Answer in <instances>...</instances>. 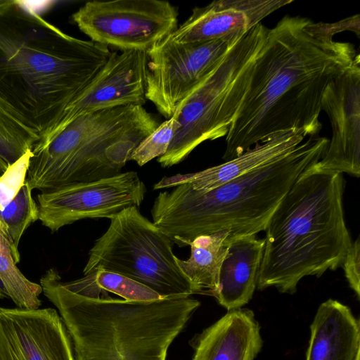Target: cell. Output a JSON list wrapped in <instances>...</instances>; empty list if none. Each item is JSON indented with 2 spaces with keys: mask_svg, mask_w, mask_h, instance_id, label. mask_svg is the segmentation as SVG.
<instances>
[{
  "mask_svg": "<svg viewBox=\"0 0 360 360\" xmlns=\"http://www.w3.org/2000/svg\"><path fill=\"white\" fill-rule=\"evenodd\" d=\"M110 53L65 34L23 1L0 0V108L40 139Z\"/></svg>",
  "mask_w": 360,
  "mask_h": 360,
  "instance_id": "7a4b0ae2",
  "label": "cell"
},
{
  "mask_svg": "<svg viewBox=\"0 0 360 360\" xmlns=\"http://www.w3.org/2000/svg\"><path fill=\"white\" fill-rule=\"evenodd\" d=\"M359 357H360V353H359V354L356 355V358H355V360H359Z\"/></svg>",
  "mask_w": 360,
  "mask_h": 360,
  "instance_id": "f546056e",
  "label": "cell"
},
{
  "mask_svg": "<svg viewBox=\"0 0 360 360\" xmlns=\"http://www.w3.org/2000/svg\"><path fill=\"white\" fill-rule=\"evenodd\" d=\"M190 345L192 360H254L262 340L253 311L238 308L197 334Z\"/></svg>",
  "mask_w": 360,
  "mask_h": 360,
  "instance_id": "e0dca14e",
  "label": "cell"
},
{
  "mask_svg": "<svg viewBox=\"0 0 360 360\" xmlns=\"http://www.w3.org/2000/svg\"><path fill=\"white\" fill-rule=\"evenodd\" d=\"M63 286L77 295L98 298L109 293L129 301H150L162 298L150 288L120 274L98 269L83 277L68 282Z\"/></svg>",
  "mask_w": 360,
  "mask_h": 360,
  "instance_id": "44dd1931",
  "label": "cell"
},
{
  "mask_svg": "<svg viewBox=\"0 0 360 360\" xmlns=\"http://www.w3.org/2000/svg\"><path fill=\"white\" fill-rule=\"evenodd\" d=\"M315 164L300 174L267 224L259 290L274 287L293 294L304 277H320L342 266L352 245L342 174L317 169Z\"/></svg>",
  "mask_w": 360,
  "mask_h": 360,
  "instance_id": "277c9868",
  "label": "cell"
},
{
  "mask_svg": "<svg viewBox=\"0 0 360 360\" xmlns=\"http://www.w3.org/2000/svg\"><path fill=\"white\" fill-rule=\"evenodd\" d=\"M110 219L108 229L89 250L84 275L103 269L137 281L162 297L195 294L176 262L172 241L137 207H127Z\"/></svg>",
  "mask_w": 360,
  "mask_h": 360,
  "instance_id": "ba28073f",
  "label": "cell"
},
{
  "mask_svg": "<svg viewBox=\"0 0 360 360\" xmlns=\"http://www.w3.org/2000/svg\"><path fill=\"white\" fill-rule=\"evenodd\" d=\"M177 129L176 120L171 117L147 136L133 151L130 160L143 166L153 159L163 155L167 150Z\"/></svg>",
  "mask_w": 360,
  "mask_h": 360,
  "instance_id": "d4e9b609",
  "label": "cell"
},
{
  "mask_svg": "<svg viewBox=\"0 0 360 360\" xmlns=\"http://www.w3.org/2000/svg\"><path fill=\"white\" fill-rule=\"evenodd\" d=\"M308 137H311L309 133L302 129L278 132L232 160L200 172L164 177L154 185L153 188H169L189 184L196 191L207 192L278 160Z\"/></svg>",
  "mask_w": 360,
  "mask_h": 360,
  "instance_id": "2e32d148",
  "label": "cell"
},
{
  "mask_svg": "<svg viewBox=\"0 0 360 360\" xmlns=\"http://www.w3.org/2000/svg\"><path fill=\"white\" fill-rule=\"evenodd\" d=\"M229 230H221L194 238L191 256L176 262L193 286L195 294L214 297L219 286L220 269L231 241Z\"/></svg>",
  "mask_w": 360,
  "mask_h": 360,
  "instance_id": "ffe728a7",
  "label": "cell"
},
{
  "mask_svg": "<svg viewBox=\"0 0 360 360\" xmlns=\"http://www.w3.org/2000/svg\"><path fill=\"white\" fill-rule=\"evenodd\" d=\"M142 105L84 115L31 149L25 181L45 191L121 172L136 146L159 125Z\"/></svg>",
  "mask_w": 360,
  "mask_h": 360,
  "instance_id": "8992f818",
  "label": "cell"
},
{
  "mask_svg": "<svg viewBox=\"0 0 360 360\" xmlns=\"http://www.w3.org/2000/svg\"><path fill=\"white\" fill-rule=\"evenodd\" d=\"M39 139L37 134L0 108V158L8 166L30 150Z\"/></svg>",
  "mask_w": 360,
  "mask_h": 360,
  "instance_id": "cb8c5ba5",
  "label": "cell"
},
{
  "mask_svg": "<svg viewBox=\"0 0 360 360\" xmlns=\"http://www.w3.org/2000/svg\"><path fill=\"white\" fill-rule=\"evenodd\" d=\"M269 30L260 22L245 32L179 105L172 116L177 129L167 152L158 158L162 167L180 163L205 141L226 136Z\"/></svg>",
  "mask_w": 360,
  "mask_h": 360,
  "instance_id": "52a82bcc",
  "label": "cell"
},
{
  "mask_svg": "<svg viewBox=\"0 0 360 360\" xmlns=\"http://www.w3.org/2000/svg\"><path fill=\"white\" fill-rule=\"evenodd\" d=\"M0 286L18 308L37 309L41 305V286L30 281L19 270L7 241L1 234Z\"/></svg>",
  "mask_w": 360,
  "mask_h": 360,
  "instance_id": "603a6c76",
  "label": "cell"
},
{
  "mask_svg": "<svg viewBox=\"0 0 360 360\" xmlns=\"http://www.w3.org/2000/svg\"><path fill=\"white\" fill-rule=\"evenodd\" d=\"M31 150L12 165L0 178V210L15 198L25 181Z\"/></svg>",
  "mask_w": 360,
  "mask_h": 360,
  "instance_id": "484cf974",
  "label": "cell"
},
{
  "mask_svg": "<svg viewBox=\"0 0 360 360\" xmlns=\"http://www.w3.org/2000/svg\"><path fill=\"white\" fill-rule=\"evenodd\" d=\"M357 55L352 44L335 41L322 22L285 15L269 30L255 59L222 158L232 160L284 131L319 136L323 93Z\"/></svg>",
  "mask_w": 360,
  "mask_h": 360,
  "instance_id": "6da1fadb",
  "label": "cell"
},
{
  "mask_svg": "<svg viewBox=\"0 0 360 360\" xmlns=\"http://www.w3.org/2000/svg\"><path fill=\"white\" fill-rule=\"evenodd\" d=\"M146 188L134 171L89 182L41 191L38 219L52 231L84 219L108 218L131 206L139 207Z\"/></svg>",
  "mask_w": 360,
  "mask_h": 360,
  "instance_id": "8fae6325",
  "label": "cell"
},
{
  "mask_svg": "<svg viewBox=\"0 0 360 360\" xmlns=\"http://www.w3.org/2000/svg\"><path fill=\"white\" fill-rule=\"evenodd\" d=\"M329 141L308 137L278 160L207 192L196 191L189 184L160 192L151 208L153 223L180 248L221 230H229L231 238L257 235L266 230L300 174L323 157Z\"/></svg>",
  "mask_w": 360,
  "mask_h": 360,
  "instance_id": "3957f363",
  "label": "cell"
},
{
  "mask_svg": "<svg viewBox=\"0 0 360 360\" xmlns=\"http://www.w3.org/2000/svg\"><path fill=\"white\" fill-rule=\"evenodd\" d=\"M293 0H218L195 7L167 39L179 44L240 36Z\"/></svg>",
  "mask_w": 360,
  "mask_h": 360,
  "instance_id": "9a60e30c",
  "label": "cell"
},
{
  "mask_svg": "<svg viewBox=\"0 0 360 360\" xmlns=\"http://www.w3.org/2000/svg\"><path fill=\"white\" fill-rule=\"evenodd\" d=\"M5 297H6V295H5V293L4 292L3 290L0 286V298H4Z\"/></svg>",
  "mask_w": 360,
  "mask_h": 360,
  "instance_id": "f1b7e54d",
  "label": "cell"
},
{
  "mask_svg": "<svg viewBox=\"0 0 360 360\" xmlns=\"http://www.w3.org/2000/svg\"><path fill=\"white\" fill-rule=\"evenodd\" d=\"M306 360H355L360 353L359 321L347 306L329 299L310 326Z\"/></svg>",
  "mask_w": 360,
  "mask_h": 360,
  "instance_id": "ac0fdd59",
  "label": "cell"
},
{
  "mask_svg": "<svg viewBox=\"0 0 360 360\" xmlns=\"http://www.w3.org/2000/svg\"><path fill=\"white\" fill-rule=\"evenodd\" d=\"M264 238L248 235L232 238L222 262L214 296L229 310L241 308L252 299L257 288Z\"/></svg>",
  "mask_w": 360,
  "mask_h": 360,
  "instance_id": "d6986e66",
  "label": "cell"
},
{
  "mask_svg": "<svg viewBox=\"0 0 360 360\" xmlns=\"http://www.w3.org/2000/svg\"><path fill=\"white\" fill-rule=\"evenodd\" d=\"M38 220L37 203L25 181L15 198L0 210V234L7 241L14 262H20L18 245L24 231Z\"/></svg>",
  "mask_w": 360,
  "mask_h": 360,
  "instance_id": "7402d4cb",
  "label": "cell"
},
{
  "mask_svg": "<svg viewBox=\"0 0 360 360\" xmlns=\"http://www.w3.org/2000/svg\"><path fill=\"white\" fill-rule=\"evenodd\" d=\"M8 165L0 158V178L8 168Z\"/></svg>",
  "mask_w": 360,
  "mask_h": 360,
  "instance_id": "83f0119b",
  "label": "cell"
},
{
  "mask_svg": "<svg viewBox=\"0 0 360 360\" xmlns=\"http://www.w3.org/2000/svg\"><path fill=\"white\" fill-rule=\"evenodd\" d=\"M0 360H75L58 311L0 307Z\"/></svg>",
  "mask_w": 360,
  "mask_h": 360,
  "instance_id": "5bb4252c",
  "label": "cell"
},
{
  "mask_svg": "<svg viewBox=\"0 0 360 360\" xmlns=\"http://www.w3.org/2000/svg\"><path fill=\"white\" fill-rule=\"evenodd\" d=\"M178 15L167 1H91L72 19L95 43L148 53L176 29Z\"/></svg>",
  "mask_w": 360,
  "mask_h": 360,
  "instance_id": "9c48e42d",
  "label": "cell"
},
{
  "mask_svg": "<svg viewBox=\"0 0 360 360\" xmlns=\"http://www.w3.org/2000/svg\"><path fill=\"white\" fill-rule=\"evenodd\" d=\"M345 277L357 297H360V242L359 238L352 243L342 264Z\"/></svg>",
  "mask_w": 360,
  "mask_h": 360,
  "instance_id": "4316f807",
  "label": "cell"
},
{
  "mask_svg": "<svg viewBox=\"0 0 360 360\" xmlns=\"http://www.w3.org/2000/svg\"><path fill=\"white\" fill-rule=\"evenodd\" d=\"M321 110L328 115L332 139L317 169L360 174V56L326 87Z\"/></svg>",
  "mask_w": 360,
  "mask_h": 360,
  "instance_id": "4fadbf2b",
  "label": "cell"
},
{
  "mask_svg": "<svg viewBox=\"0 0 360 360\" xmlns=\"http://www.w3.org/2000/svg\"><path fill=\"white\" fill-rule=\"evenodd\" d=\"M146 53L111 51L108 59L65 110L56 127L37 142L48 141L77 118L98 110L146 103Z\"/></svg>",
  "mask_w": 360,
  "mask_h": 360,
  "instance_id": "7c38bea8",
  "label": "cell"
},
{
  "mask_svg": "<svg viewBox=\"0 0 360 360\" xmlns=\"http://www.w3.org/2000/svg\"><path fill=\"white\" fill-rule=\"evenodd\" d=\"M70 335L75 360H167L169 347L200 307L188 297L129 301L82 296L54 269L40 278Z\"/></svg>",
  "mask_w": 360,
  "mask_h": 360,
  "instance_id": "5b68a950",
  "label": "cell"
},
{
  "mask_svg": "<svg viewBox=\"0 0 360 360\" xmlns=\"http://www.w3.org/2000/svg\"><path fill=\"white\" fill-rule=\"evenodd\" d=\"M243 35L191 44L165 39L147 53L146 99L169 119Z\"/></svg>",
  "mask_w": 360,
  "mask_h": 360,
  "instance_id": "30bf717a",
  "label": "cell"
}]
</instances>
